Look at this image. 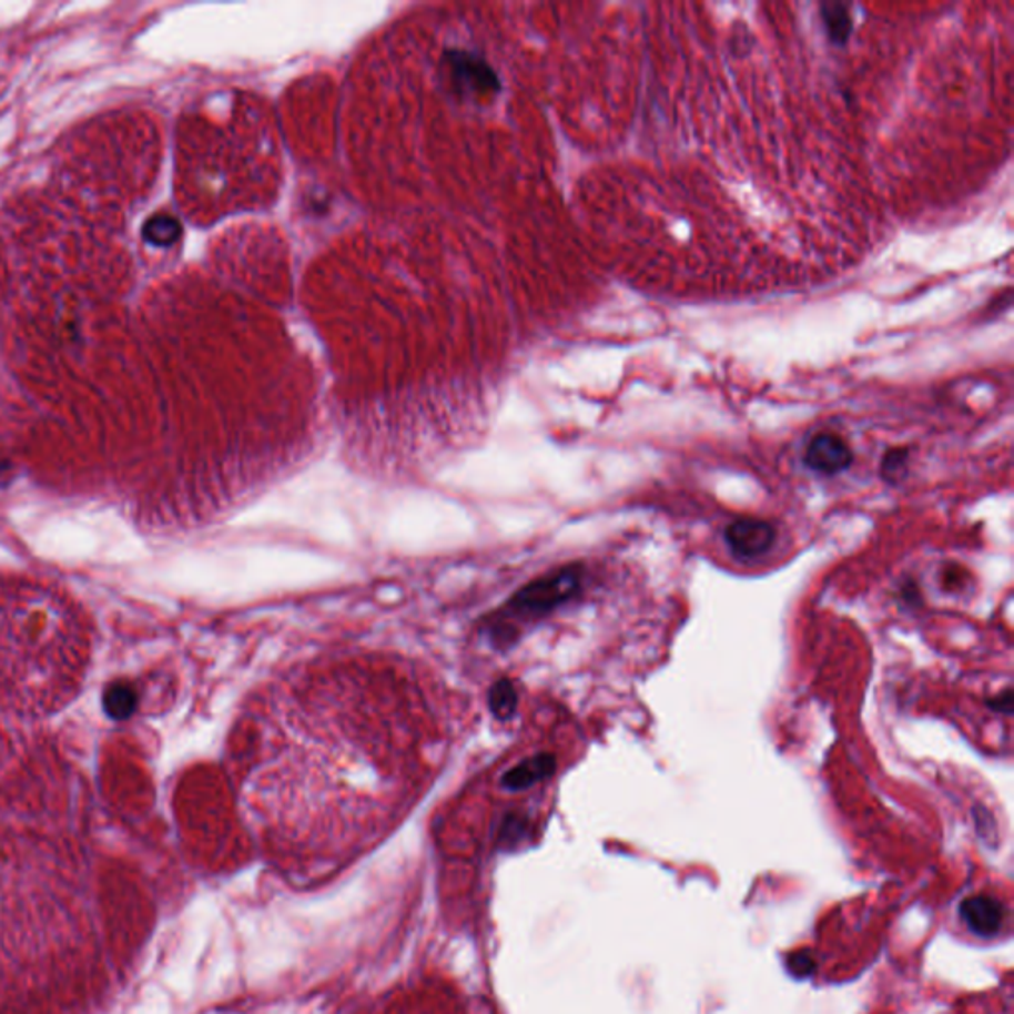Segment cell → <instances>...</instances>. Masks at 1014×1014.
<instances>
[{"mask_svg":"<svg viewBox=\"0 0 1014 1014\" xmlns=\"http://www.w3.org/2000/svg\"><path fill=\"white\" fill-rule=\"evenodd\" d=\"M453 708L420 668L345 656L284 673L250 706L236 781L270 858L342 866L403 821L453 746Z\"/></svg>","mask_w":1014,"mask_h":1014,"instance_id":"cell-1","label":"cell"},{"mask_svg":"<svg viewBox=\"0 0 1014 1014\" xmlns=\"http://www.w3.org/2000/svg\"><path fill=\"white\" fill-rule=\"evenodd\" d=\"M367 1014H466L448 988L425 985L408 988Z\"/></svg>","mask_w":1014,"mask_h":1014,"instance_id":"cell-2","label":"cell"},{"mask_svg":"<svg viewBox=\"0 0 1014 1014\" xmlns=\"http://www.w3.org/2000/svg\"><path fill=\"white\" fill-rule=\"evenodd\" d=\"M854 453L849 443L834 433H819L812 436L804 448V464L822 476H836L849 470Z\"/></svg>","mask_w":1014,"mask_h":1014,"instance_id":"cell-3","label":"cell"},{"mask_svg":"<svg viewBox=\"0 0 1014 1014\" xmlns=\"http://www.w3.org/2000/svg\"><path fill=\"white\" fill-rule=\"evenodd\" d=\"M726 544L729 545L731 554L739 559H756L767 554L774 544V527L769 521L756 519V517H743L736 519L733 524L726 527Z\"/></svg>","mask_w":1014,"mask_h":1014,"instance_id":"cell-4","label":"cell"},{"mask_svg":"<svg viewBox=\"0 0 1014 1014\" xmlns=\"http://www.w3.org/2000/svg\"><path fill=\"white\" fill-rule=\"evenodd\" d=\"M961 917L967 923L969 932L977 935H995L1001 932V923L1005 920L1001 904L988 895L969 898L961 905Z\"/></svg>","mask_w":1014,"mask_h":1014,"instance_id":"cell-5","label":"cell"},{"mask_svg":"<svg viewBox=\"0 0 1014 1014\" xmlns=\"http://www.w3.org/2000/svg\"><path fill=\"white\" fill-rule=\"evenodd\" d=\"M143 241L153 244V246H159V249H166V246H173L181 234H183V226L181 222L176 221L175 216L171 214L159 213L153 214L145 224H143Z\"/></svg>","mask_w":1014,"mask_h":1014,"instance_id":"cell-6","label":"cell"},{"mask_svg":"<svg viewBox=\"0 0 1014 1014\" xmlns=\"http://www.w3.org/2000/svg\"><path fill=\"white\" fill-rule=\"evenodd\" d=\"M822 22L827 27V34L834 44H846L852 34V17L849 9L840 2H824L821 7Z\"/></svg>","mask_w":1014,"mask_h":1014,"instance_id":"cell-7","label":"cell"},{"mask_svg":"<svg viewBox=\"0 0 1014 1014\" xmlns=\"http://www.w3.org/2000/svg\"><path fill=\"white\" fill-rule=\"evenodd\" d=\"M907 458H910V453L904 448H894V450L885 453L884 460H882V478L890 484L902 480L907 470Z\"/></svg>","mask_w":1014,"mask_h":1014,"instance_id":"cell-8","label":"cell"},{"mask_svg":"<svg viewBox=\"0 0 1014 1014\" xmlns=\"http://www.w3.org/2000/svg\"><path fill=\"white\" fill-rule=\"evenodd\" d=\"M111 713L113 716H128L131 706H135V698L130 688H113L110 690V700H108Z\"/></svg>","mask_w":1014,"mask_h":1014,"instance_id":"cell-9","label":"cell"},{"mask_svg":"<svg viewBox=\"0 0 1014 1014\" xmlns=\"http://www.w3.org/2000/svg\"><path fill=\"white\" fill-rule=\"evenodd\" d=\"M991 710L1001 711V713H1011L1013 711V690L1006 688L1005 692L998 693L995 698L987 701Z\"/></svg>","mask_w":1014,"mask_h":1014,"instance_id":"cell-10","label":"cell"}]
</instances>
